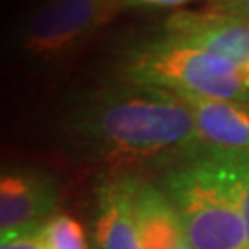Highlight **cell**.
<instances>
[{
  "label": "cell",
  "mask_w": 249,
  "mask_h": 249,
  "mask_svg": "<svg viewBox=\"0 0 249 249\" xmlns=\"http://www.w3.org/2000/svg\"><path fill=\"white\" fill-rule=\"evenodd\" d=\"M194 115L197 137L205 148L249 151V102L185 100Z\"/></svg>",
  "instance_id": "obj_9"
},
{
  "label": "cell",
  "mask_w": 249,
  "mask_h": 249,
  "mask_svg": "<svg viewBox=\"0 0 249 249\" xmlns=\"http://www.w3.org/2000/svg\"><path fill=\"white\" fill-rule=\"evenodd\" d=\"M67 133L94 159L120 170L178 164L205 150L185 100L133 81L85 96L69 116Z\"/></svg>",
  "instance_id": "obj_1"
},
{
  "label": "cell",
  "mask_w": 249,
  "mask_h": 249,
  "mask_svg": "<svg viewBox=\"0 0 249 249\" xmlns=\"http://www.w3.org/2000/svg\"><path fill=\"white\" fill-rule=\"evenodd\" d=\"M59 187L39 168H0V229H13L45 222L55 213Z\"/></svg>",
  "instance_id": "obj_6"
},
{
  "label": "cell",
  "mask_w": 249,
  "mask_h": 249,
  "mask_svg": "<svg viewBox=\"0 0 249 249\" xmlns=\"http://www.w3.org/2000/svg\"><path fill=\"white\" fill-rule=\"evenodd\" d=\"M120 72L125 81L166 90L183 100L249 102L240 67L164 30L129 46L122 53Z\"/></svg>",
  "instance_id": "obj_3"
},
{
  "label": "cell",
  "mask_w": 249,
  "mask_h": 249,
  "mask_svg": "<svg viewBox=\"0 0 249 249\" xmlns=\"http://www.w3.org/2000/svg\"><path fill=\"white\" fill-rule=\"evenodd\" d=\"M122 8L120 0H46L20 18L11 45L28 61H59L80 50Z\"/></svg>",
  "instance_id": "obj_4"
},
{
  "label": "cell",
  "mask_w": 249,
  "mask_h": 249,
  "mask_svg": "<svg viewBox=\"0 0 249 249\" xmlns=\"http://www.w3.org/2000/svg\"><path fill=\"white\" fill-rule=\"evenodd\" d=\"M213 11H220V13H227V15H234V17H242L249 20V0H211Z\"/></svg>",
  "instance_id": "obj_13"
},
{
  "label": "cell",
  "mask_w": 249,
  "mask_h": 249,
  "mask_svg": "<svg viewBox=\"0 0 249 249\" xmlns=\"http://www.w3.org/2000/svg\"><path fill=\"white\" fill-rule=\"evenodd\" d=\"M162 30L201 48L225 57L244 69L249 61V20L220 11H178L164 22Z\"/></svg>",
  "instance_id": "obj_5"
},
{
  "label": "cell",
  "mask_w": 249,
  "mask_h": 249,
  "mask_svg": "<svg viewBox=\"0 0 249 249\" xmlns=\"http://www.w3.org/2000/svg\"><path fill=\"white\" fill-rule=\"evenodd\" d=\"M133 207L142 249H194L160 187L137 176Z\"/></svg>",
  "instance_id": "obj_8"
},
{
  "label": "cell",
  "mask_w": 249,
  "mask_h": 249,
  "mask_svg": "<svg viewBox=\"0 0 249 249\" xmlns=\"http://www.w3.org/2000/svg\"><path fill=\"white\" fill-rule=\"evenodd\" d=\"M242 74H244V85H246V90H248V98H249V61L246 63V67L242 69Z\"/></svg>",
  "instance_id": "obj_15"
},
{
  "label": "cell",
  "mask_w": 249,
  "mask_h": 249,
  "mask_svg": "<svg viewBox=\"0 0 249 249\" xmlns=\"http://www.w3.org/2000/svg\"><path fill=\"white\" fill-rule=\"evenodd\" d=\"M43 249H90L87 232L78 218L67 213H53L39 227Z\"/></svg>",
  "instance_id": "obj_10"
},
{
  "label": "cell",
  "mask_w": 249,
  "mask_h": 249,
  "mask_svg": "<svg viewBox=\"0 0 249 249\" xmlns=\"http://www.w3.org/2000/svg\"><path fill=\"white\" fill-rule=\"evenodd\" d=\"M223 164L227 168L231 185L238 199L242 220L246 225V236L249 244V151H227L220 150Z\"/></svg>",
  "instance_id": "obj_11"
},
{
  "label": "cell",
  "mask_w": 249,
  "mask_h": 249,
  "mask_svg": "<svg viewBox=\"0 0 249 249\" xmlns=\"http://www.w3.org/2000/svg\"><path fill=\"white\" fill-rule=\"evenodd\" d=\"M194 249H249L246 225L220 150L205 148L162 179Z\"/></svg>",
  "instance_id": "obj_2"
},
{
  "label": "cell",
  "mask_w": 249,
  "mask_h": 249,
  "mask_svg": "<svg viewBox=\"0 0 249 249\" xmlns=\"http://www.w3.org/2000/svg\"><path fill=\"white\" fill-rule=\"evenodd\" d=\"M135 181L137 176L122 174L100 185L90 249H142L135 222Z\"/></svg>",
  "instance_id": "obj_7"
},
{
  "label": "cell",
  "mask_w": 249,
  "mask_h": 249,
  "mask_svg": "<svg viewBox=\"0 0 249 249\" xmlns=\"http://www.w3.org/2000/svg\"><path fill=\"white\" fill-rule=\"evenodd\" d=\"M41 223L13 227V229H0V249H43L41 234H39Z\"/></svg>",
  "instance_id": "obj_12"
},
{
  "label": "cell",
  "mask_w": 249,
  "mask_h": 249,
  "mask_svg": "<svg viewBox=\"0 0 249 249\" xmlns=\"http://www.w3.org/2000/svg\"><path fill=\"white\" fill-rule=\"evenodd\" d=\"M124 6H148V8H179L194 0H120Z\"/></svg>",
  "instance_id": "obj_14"
}]
</instances>
